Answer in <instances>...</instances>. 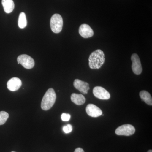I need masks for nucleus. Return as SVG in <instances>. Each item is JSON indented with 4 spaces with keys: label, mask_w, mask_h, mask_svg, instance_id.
I'll use <instances>...</instances> for the list:
<instances>
[{
    "label": "nucleus",
    "mask_w": 152,
    "mask_h": 152,
    "mask_svg": "<svg viewBox=\"0 0 152 152\" xmlns=\"http://www.w3.org/2000/svg\"><path fill=\"white\" fill-rule=\"evenodd\" d=\"M50 27L53 32L58 34L61 32L63 26V18L59 14L53 15L50 20Z\"/></svg>",
    "instance_id": "7ed1b4c3"
},
{
    "label": "nucleus",
    "mask_w": 152,
    "mask_h": 152,
    "mask_svg": "<svg viewBox=\"0 0 152 152\" xmlns=\"http://www.w3.org/2000/svg\"><path fill=\"white\" fill-rule=\"evenodd\" d=\"M71 99L72 102L77 105L83 104L86 101V98L83 95L75 93L71 95Z\"/></svg>",
    "instance_id": "f8f14e48"
},
{
    "label": "nucleus",
    "mask_w": 152,
    "mask_h": 152,
    "mask_svg": "<svg viewBox=\"0 0 152 152\" xmlns=\"http://www.w3.org/2000/svg\"><path fill=\"white\" fill-rule=\"evenodd\" d=\"M61 117L62 120L64 121H68L70 119L71 115L70 114L63 113Z\"/></svg>",
    "instance_id": "a211bd4d"
},
{
    "label": "nucleus",
    "mask_w": 152,
    "mask_h": 152,
    "mask_svg": "<svg viewBox=\"0 0 152 152\" xmlns=\"http://www.w3.org/2000/svg\"><path fill=\"white\" fill-rule=\"evenodd\" d=\"M105 55L104 52L98 49L93 52L89 58V66L93 69H98L101 68L105 62Z\"/></svg>",
    "instance_id": "f257e3e1"
},
{
    "label": "nucleus",
    "mask_w": 152,
    "mask_h": 152,
    "mask_svg": "<svg viewBox=\"0 0 152 152\" xmlns=\"http://www.w3.org/2000/svg\"><path fill=\"white\" fill-rule=\"evenodd\" d=\"M2 4L6 13H10L15 8V4L13 0H2Z\"/></svg>",
    "instance_id": "ddd939ff"
},
{
    "label": "nucleus",
    "mask_w": 152,
    "mask_h": 152,
    "mask_svg": "<svg viewBox=\"0 0 152 152\" xmlns=\"http://www.w3.org/2000/svg\"><path fill=\"white\" fill-rule=\"evenodd\" d=\"M148 152H152V150H149L148 151Z\"/></svg>",
    "instance_id": "aec40b11"
},
{
    "label": "nucleus",
    "mask_w": 152,
    "mask_h": 152,
    "mask_svg": "<svg viewBox=\"0 0 152 152\" xmlns=\"http://www.w3.org/2000/svg\"><path fill=\"white\" fill-rule=\"evenodd\" d=\"M56 99V95L54 90L49 89L44 95L41 102V108L45 111L48 110L54 105Z\"/></svg>",
    "instance_id": "f03ea898"
},
{
    "label": "nucleus",
    "mask_w": 152,
    "mask_h": 152,
    "mask_svg": "<svg viewBox=\"0 0 152 152\" xmlns=\"http://www.w3.org/2000/svg\"><path fill=\"white\" fill-rule=\"evenodd\" d=\"M7 86L10 91H15L21 87L22 81L18 78L13 77L8 81Z\"/></svg>",
    "instance_id": "9b49d317"
},
{
    "label": "nucleus",
    "mask_w": 152,
    "mask_h": 152,
    "mask_svg": "<svg viewBox=\"0 0 152 152\" xmlns=\"http://www.w3.org/2000/svg\"><path fill=\"white\" fill-rule=\"evenodd\" d=\"M79 32L83 37H91L94 35V31L88 25L83 24L79 28Z\"/></svg>",
    "instance_id": "9d476101"
},
{
    "label": "nucleus",
    "mask_w": 152,
    "mask_h": 152,
    "mask_svg": "<svg viewBox=\"0 0 152 152\" xmlns=\"http://www.w3.org/2000/svg\"><path fill=\"white\" fill-rule=\"evenodd\" d=\"M73 84L76 89L84 94H88V91L90 89L89 84L88 83L83 81L79 79L75 80Z\"/></svg>",
    "instance_id": "1a4fd4ad"
},
{
    "label": "nucleus",
    "mask_w": 152,
    "mask_h": 152,
    "mask_svg": "<svg viewBox=\"0 0 152 152\" xmlns=\"http://www.w3.org/2000/svg\"><path fill=\"white\" fill-rule=\"evenodd\" d=\"M140 96L145 103L149 105H152V98L149 93L147 91H142L140 93Z\"/></svg>",
    "instance_id": "4468645a"
},
{
    "label": "nucleus",
    "mask_w": 152,
    "mask_h": 152,
    "mask_svg": "<svg viewBox=\"0 0 152 152\" xmlns=\"http://www.w3.org/2000/svg\"><path fill=\"white\" fill-rule=\"evenodd\" d=\"M135 132V129L132 125L125 124L117 128L115 130V134L118 135L129 136L134 134Z\"/></svg>",
    "instance_id": "20e7f679"
},
{
    "label": "nucleus",
    "mask_w": 152,
    "mask_h": 152,
    "mask_svg": "<svg viewBox=\"0 0 152 152\" xmlns=\"http://www.w3.org/2000/svg\"><path fill=\"white\" fill-rule=\"evenodd\" d=\"M72 126L70 124H67L64 126L63 127V130L66 134L71 132L72 131Z\"/></svg>",
    "instance_id": "f3484780"
},
{
    "label": "nucleus",
    "mask_w": 152,
    "mask_h": 152,
    "mask_svg": "<svg viewBox=\"0 0 152 152\" xmlns=\"http://www.w3.org/2000/svg\"><path fill=\"white\" fill-rule=\"evenodd\" d=\"M87 113L90 116L97 118L102 115V111L97 106L93 104H89L86 108Z\"/></svg>",
    "instance_id": "6e6552de"
},
{
    "label": "nucleus",
    "mask_w": 152,
    "mask_h": 152,
    "mask_svg": "<svg viewBox=\"0 0 152 152\" xmlns=\"http://www.w3.org/2000/svg\"><path fill=\"white\" fill-rule=\"evenodd\" d=\"M27 25L26 15L24 12H21L20 14L18 19V26L20 28H26Z\"/></svg>",
    "instance_id": "2eb2a0df"
},
{
    "label": "nucleus",
    "mask_w": 152,
    "mask_h": 152,
    "mask_svg": "<svg viewBox=\"0 0 152 152\" xmlns=\"http://www.w3.org/2000/svg\"><path fill=\"white\" fill-rule=\"evenodd\" d=\"M17 60L18 63L21 64L26 69H31L34 66V61L31 57L28 55H20L18 57Z\"/></svg>",
    "instance_id": "39448f33"
},
{
    "label": "nucleus",
    "mask_w": 152,
    "mask_h": 152,
    "mask_svg": "<svg viewBox=\"0 0 152 152\" xmlns=\"http://www.w3.org/2000/svg\"><path fill=\"white\" fill-rule=\"evenodd\" d=\"M93 94L96 97L102 100H108L110 98V93L103 87H95L93 89Z\"/></svg>",
    "instance_id": "0eeeda50"
},
{
    "label": "nucleus",
    "mask_w": 152,
    "mask_h": 152,
    "mask_svg": "<svg viewBox=\"0 0 152 152\" xmlns=\"http://www.w3.org/2000/svg\"><path fill=\"white\" fill-rule=\"evenodd\" d=\"M85 152L84 150L80 148H77L75 150V152Z\"/></svg>",
    "instance_id": "6ab92c4d"
},
{
    "label": "nucleus",
    "mask_w": 152,
    "mask_h": 152,
    "mask_svg": "<svg viewBox=\"0 0 152 152\" xmlns=\"http://www.w3.org/2000/svg\"><path fill=\"white\" fill-rule=\"evenodd\" d=\"M131 60L132 62V69L133 72L137 75H140L142 69L138 55L136 53L133 54L131 57Z\"/></svg>",
    "instance_id": "423d86ee"
},
{
    "label": "nucleus",
    "mask_w": 152,
    "mask_h": 152,
    "mask_svg": "<svg viewBox=\"0 0 152 152\" xmlns=\"http://www.w3.org/2000/svg\"><path fill=\"white\" fill-rule=\"evenodd\" d=\"M9 117V114L5 111L0 112V125L4 124Z\"/></svg>",
    "instance_id": "dca6fc26"
},
{
    "label": "nucleus",
    "mask_w": 152,
    "mask_h": 152,
    "mask_svg": "<svg viewBox=\"0 0 152 152\" xmlns=\"http://www.w3.org/2000/svg\"><path fill=\"white\" fill-rule=\"evenodd\" d=\"M15 152L12 151V152Z\"/></svg>",
    "instance_id": "412c9836"
}]
</instances>
